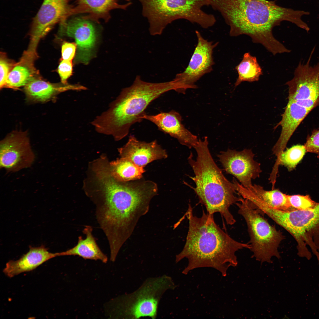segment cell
Returning <instances> with one entry per match:
<instances>
[{
    "label": "cell",
    "mask_w": 319,
    "mask_h": 319,
    "mask_svg": "<svg viewBox=\"0 0 319 319\" xmlns=\"http://www.w3.org/2000/svg\"><path fill=\"white\" fill-rule=\"evenodd\" d=\"M93 229L90 226L86 225L83 230L86 235L83 239L81 236L78 238L77 245L65 251L56 253L57 256L77 255L85 259L99 260L104 263L108 261L107 256L97 245L92 234Z\"/></svg>",
    "instance_id": "22"
},
{
    "label": "cell",
    "mask_w": 319,
    "mask_h": 319,
    "mask_svg": "<svg viewBox=\"0 0 319 319\" xmlns=\"http://www.w3.org/2000/svg\"><path fill=\"white\" fill-rule=\"evenodd\" d=\"M77 45L76 43L64 42L61 46V59L72 61L74 58Z\"/></svg>",
    "instance_id": "31"
},
{
    "label": "cell",
    "mask_w": 319,
    "mask_h": 319,
    "mask_svg": "<svg viewBox=\"0 0 319 319\" xmlns=\"http://www.w3.org/2000/svg\"><path fill=\"white\" fill-rule=\"evenodd\" d=\"M112 175L121 181H129L142 178L145 170L134 164L129 159L121 157L109 163Z\"/></svg>",
    "instance_id": "24"
},
{
    "label": "cell",
    "mask_w": 319,
    "mask_h": 319,
    "mask_svg": "<svg viewBox=\"0 0 319 319\" xmlns=\"http://www.w3.org/2000/svg\"><path fill=\"white\" fill-rule=\"evenodd\" d=\"M143 118L152 122L159 130L176 139L181 144L189 148H194L198 142L197 137L185 128L182 123L181 115L174 110L154 115L146 114Z\"/></svg>",
    "instance_id": "16"
},
{
    "label": "cell",
    "mask_w": 319,
    "mask_h": 319,
    "mask_svg": "<svg viewBox=\"0 0 319 319\" xmlns=\"http://www.w3.org/2000/svg\"><path fill=\"white\" fill-rule=\"evenodd\" d=\"M260 209L298 241L307 232L319 224V203L314 208L307 210H283L265 204L261 205Z\"/></svg>",
    "instance_id": "13"
},
{
    "label": "cell",
    "mask_w": 319,
    "mask_h": 319,
    "mask_svg": "<svg viewBox=\"0 0 319 319\" xmlns=\"http://www.w3.org/2000/svg\"><path fill=\"white\" fill-rule=\"evenodd\" d=\"M198 43L189 64L183 72L177 74L173 79L178 87L177 92L184 94L188 89L197 87L195 83L205 74L212 70L214 64L213 50L218 43H214L195 31Z\"/></svg>",
    "instance_id": "10"
},
{
    "label": "cell",
    "mask_w": 319,
    "mask_h": 319,
    "mask_svg": "<svg viewBox=\"0 0 319 319\" xmlns=\"http://www.w3.org/2000/svg\"><path fill=\"white\" fill-rule=\"evenodd\" d=\"M235 69L238 74L235 87L244 81L252 82L258 81L263 74L256 57L249 52L244 54L242 60Z\"/></svg>",
    "instance_id": "26"
},
{
    "label": "cell",
    "mask_w": 319,
    "mask_h": 319,
    "mask_svg": "<svg viewBox=\"0 0 319 319\" xmlns=\"http://www.w3.org/2000/svg\"><path fill=\"white\" fill-rule=\"evenodd\" d=\"M306 152L305 146L301 145H294L282 152L276 159L269 178L272 188H274L279 165L284 166L289 171L293 170L302 159Z\"/></svg>",
    "instance_id": "25"
},
{
    "label": "cell",
    "mask_w": 319,
    "mask_h": 319,
    "mask_svg": "<svg viewBox=\"0 0 319 319\" xmlns=\"http://www.w3.org/2000/svg\"><path fill=\"white\" fill-rule=\"evenodd\" d=\"M95 189L86 194L95 207L96 219L104 233L110 251L116 253L130 237L139 219L148 211L158 193L157 184L141 179L121 181L112 175L108 164L93 169Z\"/></svg>",
    "instance_id": "1"
},
{
    "label": "cell",
    "mask_w": 319,
    "mask_h": 319,
    "mask_svg": "<svg viewBox=\"0 0 319 319\" xmlns=\"http://www.w3.org/2000/svg\"><path fill=\"white\" fill-rule=\"evenodd\" d=\"M72 0H44L38 12L32 19L29 35L28 49L37 51L40 40L58 23H63L71 15L73 6Z\"/></svg>",
    "instance_id": "11"
},
{
    "label": "cell",
    "mask_w": 319,
    "mask_h": 319,
    "mask_svg": "<svg viewBox=\"0 0 319 319\" xmlns=\"http://www.w3.org/2000/svg\"><path fill=\"white\" fill-rule=\"evenodd\" d=\"M288 87V102L278 123L281 133L291 136L310 112L319 105V69L296 72L286 83Z\"/></svg>",
    "instance_id": "7"
},
{
    "label": "cell",
    "mask_w": 319,
    "mask_h": 319,
    "mask_svg": "<svg viewBox=\"0 0 319 319\" xmlns=\"http://www.w3.org/2000/svg\"><path fill=\"white\" fill-rule=\"evenodd\" d=\"M75 6L71 10V16L81 13L87 14L83 17L98 22L101 19L108 21L110 17V12L115 9L125 10L130 5L129 2L124 4L118 3V0H75ZM130 1V0H124Z\"/></svg>",
    "instance_id": "20"
},
{
    "label": "cell",
    "mask_w": 319,
    "mask_h": 319,
    "mask_svg": "<svg viewBox=\"0 0 319 319\" xmlns=\"http://www.w3.org/2000/svg\"><path fill=\"white\" fill-rule=\"evenodd\" d=\"M139 0L152 35H161L168 25L178 19H185L205 29L212 26L216 21L213 15L203 11V6H209L206 0Z\"/></svg>",
    "instance_id": "6"
},
{
    "label": "cell",
    "mask_w": 319,
    "mask_h": 319,
    "mask_svg": "<svg viewBox=\"0 0 319 319\" xmlns=\"http://www.w3.org/2000/svg\"><path fill=\"white\" fill-rule=\"evenodd\" d=\"M242 187L246 192L270 207L285 210L295 209L289 204L288 195L282 193L278 189L274 188L270 191H267L262 186L256 184H253L248 188H245L242 185Z\"/></svg>",
    "instance_id": "23"
},
{
    "label": "cell",
    "mask_w": 319,
    "mask_h": 319,
    "mask_svg": "<svg viewBox=\"0 0 319 319\" xmlns=\"http://www.w3.org/2000/svg\"><path fill=\"white\" fill-rule=\"evenodd\" d=\"M35 158L27 132L14 131L0 143V167L15 172L30 167Z\"/></svg>",
    "instance_id": "12"
},
{
    "label": "cell",
    "mask_w": 319,
    "mask_h": 319,
    "mask_svg": "<svg viewBox=\"0 0 319 319\" xmlns=\"http://www.w3.org/2000/svg\"><path fill=\"white\" fill-rule=\"evenodd\" d=\"M288 198L291 206L294 209L299 210H307L312 209L318 203L313 200L307 195H288Z\"/></svg>",
    "instance_id": "27"
},
{
    "label": "cell",
    "mask_w": 319,
    "mask_h": 319,
    "mask_svg": "<svg viewBox=\"0 0 319 319\" xmlns=\"http://www.w3.org/2000/svg\"><path fill=\"white\" fill-rule=\"evenodd\" d=\"M176 287L172 279L166 275L147 279L137 290L118 300L116 307L117 316L124 318L148 317L155 319L163 294Z\"/></svg>",
    "instance_id": "9"
},
{
    "label": "cell",
    "mask_w": 319,
    "mask_h": 319,
    "mask_svg": "<svg viewBox=\"0 0 319 319\" xmlns=\"http://www.w3.org/2000/svg\"><path fill=\"white\" fill-rule=\"evenodd\" d=\"M173 80L152 83L143 81L139 75L132 84L122 90L109 109L92 121L98 133L112 135L120 140L128 134L131 126L141 122L149 105L164 93L177 87Z\"/></svg>",
    "instance_id": "4"
},
{
    "label": "cell",
    "mask_w": 319,
    "mask_h": 319,
    "mask_svg": "<svg viewBox=\"0 0 319 319\" xmlns=\"http://www.w3.org/2000/svg\"><path fill=\"white\" fill-rule=\"evenodd\" d=\"M16 62L8 58L5 53L0 56V87L4 88L7 78Z\"/></svg>",
    "instance_id": "28"
},
{
    "label": "cell",
    "mask_w": 319,
    "mask_h": 319,
    "mask_svg": "<svg viewBox=\"0 0 319 319\" xmlns=\"http://www.w3.org/2000/svg\"><path fill=\"white\" fill-rule=\"evenodd\" d=\"M118 151L121 157L126 158L143 168L154 161L168 156L165 150L156 140L147 142L139 140L134 135L129 136L127 142Z\"/></svg>",
    "instance_id": "17"
},
{
    "label": "cell",
    "mask_w": 319,
    "mask_h": 319,
    "mask_svg": "<svg viewBox=\"0 0 319 319\" xmlns=\"http://www.w3.org/2000/svg\"><path fill=\"white\" fill-rule=\"evenodd\" d=\"M57 257L56 253L49 252L43 245L30 246L29 251L19 259L9 261L3 270L4 274L12 278L22 273L32 271L48 261Z\"/></svg>",
    "instance_id": "19"
},
{
    "label": "cell",
    "mask_w": 319,
    "mask_h": 319,
    "mask_svg": "<svg viewBox=\"0 0 319 319\" xmlns=\"http://www.w3.org/2000/svg\"><path fill=\"white\" fill-rule=\"evenodd\" d=\"M230 27V35H245L262 45L274 55L291 51L274 36L273 30L286 21L302 29L307 26L301 17L309 12L280 6L268 0H207Z\"/></svg>",
    "instance_id": "2"
},
{
    "label": "cell",
    "mask_w": 319,
    "mask_h": 319,
    "mask_svg": "<svg viewBox=\"0 0 319 319\" xmlns=\"http://www.w3.org/2000/svg\"><path fill=\"white\" fill-rule=\"evenodd\" d=\"M235 204L238 213L247 224L250 237L249 249L253 253L252 257L261 264L264 262L272 263L273 257L279 259L278 248L284 239L282 232L271 224L263 213L249 200L241 197Z\"/></svg>",
    "instance_id": "8"
},
{
    "label": "cell",
    "mask_w": 319,
    "mask_h": 319,
    "mask_svg": "<svg viewBox=\"0 0 319 319\" xmlns=\"http://www.w3.org/2000/svg\"><path fill=\"white\" fill-rule=\"evenodd\" d=\"M57 71L61 78V82L64 84L68 83L67 80L72 74V61L61 60Z\"/></svg>",
    "instance_id": "30"
},
{
    "label": "cell",
    "mask_w": 319,
    "mask_h": 319,
    "mask_svg": "<svg viewBox=\"0 0 319 319\" xmlns=\"http://www.w3.org/2000/svg\"><path fill=\"white\" fill-rule=\"evenodd\" d=\"M38 57L26 51H24L9 73L4 88L16 89L24 87L33 79L40 77L34 65Z\"/></svg>",
    "instance_id": "21"
},
{
    "label": "cell",
    "mask_w": 319,
    "mask_h": 319,
    "mask_svg": "<svg viewBox=\"0 0 319 319\" xmlns=\"http://www.w3.org/2000/svg\"><path fill=\"white\" fill-rule=\"evenodd\" d=\"M304 146L306 152L316 154L319 159V129L314 130L307 137Z\"/></svg>",
    "instance_id": "29"
},
{
    "label": "cell",
    "mask_w": 319,
    "mask_h": 319,
    "mask_svg": "<svg viewBox=\"0 0 319 319\" xmlns=\"http://www.w3.org/2000/svg\"><path fill=\"white\" fill-rule=\"evenodd\" d=\"M90 21L83 17H74L60 24L59 34L75 39L76 63L87 64L92 56L97 35L95 27Z\"/></svg>",
    "instance_id": "14"
},
{
    "label": "cell",
    "mask_w": 319,
    "mask_h": 319,
    "mask_svg": "<svg viewBox=\"0 0 319 319\" xmlns=\"http://www.w3.org/2000/svg\"><path fill=\"white\" fill-rule=\"evenodd\" d=\"M86 88L78 84L52 83L40 77L35 78L24 87L27 100L33 102H45L52 100L60 93L69 90H81Z\"/></svg>",
    "instance_id": "18"
},
{
    "label": "cell",
    "mask_w": 319,
    "mask_h": 319,
    "mask_svg": "<svg viewBox=\"0 0 319 319\" xmlns=\"http://www.w3.org/2000/svg\"><path fill=\"white\" fill-rule=\"evenodd\" d=\"M251 149L241 151L228 149L218 155L225 171L235 177L244 187L248 188L252 180L259 177L262 172L260 164L254 159Z\"/></svg>",
    "instance_id": "15"
},
{
    "label": "cell",
    "mask_w": 319,
    "mask_h": 319,
    "mask_svg": "<svg viewBox=\"0 0 319 319\" xmlns=\"http://www.w3.org/2000/svg\"><path fill=\"white\" fill-rule=\"evenodd\" d=\"M186 216L189 221L186 241L175 258L176 263L184 258L188 260L182 273L187 274L195 268L208 267L226 276L230 267L237 265L236 252L243 248L250 249V244L231 238L216 224L213 214H206L203 210L201 216L198 217L193 215L189 204Z\"/></svg>",
    "instance_id": "3"
},
{
    "label": "cell",
    "mask_w": 319,
    "mask_h": 319,
    "mask_svg": "<svg viewBox=\"0 0 319 319\" xmlns=\"http://www.w3.org/2000/svg\"><path fill=\"white\" fill-rule=\"evenodd\" d=\"M196 159L191 153L188 158L194 176L193 190L208 213H219L227 224H234L236 220L230 211V206L238 202L240 197L235 195L233 183L224 175L213 159L208 147L207 137L199 139L194 148Z\"/></svg>",
    "instance_id": "5"
}]
</instances>
